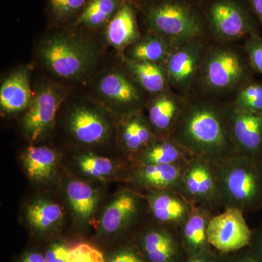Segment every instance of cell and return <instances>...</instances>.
<instances>
[{
  "instance_id": "6da1fadb",
  "label": "cell",
  "mask_w": 262,
  "mask_h": 262,
  "mask_svg": "<svg viewBox=\"0 0 262 262\" xmlns=\"http://www.w3.org/2000/svg\"><path fill=\"white\" fill-rule=\"evenodd\" d=\"M170 138L194 158L214 165L237 154L224 108L205 101L184 103Z\"/></svg>"
},
{
  "instance_id": "7a4b0ae2",
  "label": "cell",
  "mask_w": 262,
  "mask_h": 262,
  "mask_svg": "<svg viewBox=\"0 0 262 262\" xmlns=\"http://www.w3.org/2000/svg\"><path fill=\"white\" fill-rule=\"evenodd\" d=\"M224 208L262 209V160L235 154L215 165Z\"/></svg>"
},
{
  "instance_id": "3957f363",
  "label": "cell",
  "mask_w": 262,
  "mask_h": 262,
  "mask_svg": "<svg viewBox=\"0 0 262 262\" xmlns=\"http://www.w3.org/2000/svg\"><path fill=\"white\" fill-rule=\"evenodd\" d=\"M42 64L55 77L80 81L94 70L98 51L89 40L73 33H57L46 37L39 46Z\"/></svg>"
},
{
  "instance_id": "277c9868",
  "label": "cell",
  "mask_w": 262,
  "mask_h": 262,
  "mask_svg": "<svg viewBox=\"0 0 262 262\" xmlns=\"http://www.w3.org/2000/svg\"><path fill=\"white\" fill-rule=\"evenodd\" d=\"M149 32L176 44L196 42L203 35L201 19L190 5L179 0H151L143 8Z\"/></svg>"
},
{
  "instance_id": "5b68a950",
  "label": "cell",
  "mask_w": 262,
  "mask_h": 262,
  "mask_svg": "<svg viewBox=\"0 0 262 262\" xmlns=\"http://www.w3.org/2000/svg\"><path fill=\"white\" fill-rule=\"evenodd\" d=\"M114 117L97 102L80 101L68 108L63 124L76 145L94 151L116 140L117 123L114 122Z\"/></svg>"
},
{
  "instance_id": "8992f818",
  "label": "cell",
  "mask_w": 262,
  "mask_h": 262,
  "mask_svg": "<svg viewBox=\"0 0 262 262\" xmlns=\"http://www.w3.org/2000/svg\"><path fill=\"white\" fill-rule=\"evenodd\" d=\"M147 202L142 192L133 188L119 191L103 208L98 230L104 237H118L137 232L149 220Z\"/></svg>"
},
{
  "instance_id": "52a82bcc",
  "label": "cell",
  "mask_w": 262,
  "mask_h": 262,
  "mask_svg": "<svg viewBox=\"0 0 262 262\" xmlns=\"http://www.w3.org/2000/svg\"><path fill=\"white\" fill-rule=\"evenodd\" d=\"M66 98L65 90L55 82H44L36 86L32 101L20 121L22 130L29 141L37 142L51 132Z\"/></svg>"
},
{
  "instance_id": "ba28073f",
  "label": "cell",
  "mask_w": 262,
  "mask_h": 262,
  "mask_svg": "<svg viewBox=\"0 0 262 262\" xmlns=\"http://www.w3.org/2000/svg\"><path fill=\"white\" fill-rule=\"evenodd\" d=\"M138 86L130 75L123 71L117 69L106 71L95 83L96 102L119 120L141 110L142 97Z\"/></svg>"
},
{
  "instance_id": "9c48e42d",
  "label": "cell",
  "mask_w": 262,
  "mask_h": 262,
  "mask_svg": "<svg viewBox=\"0 0 262 262\" xmlns=\"http://www.w3.org/2000/svg\"><path fill=\"white\" fill-rule=\"evenodd\" d=\"M181 192L195 206L203 207L216 214L223 211L215 165L193 158L184 167Z\"/></svg>"
},
{
  "instance_id": "30bf717a",
  "label": "cell",
  "mask_w": 262,
  "mask_h": 262,
  "mask_svg": "<svg viewBox=\"0 0 262 262\" xmlns=\"http://www.w3.org/2000/svg\"><path fill=\"white\" fill-rule=\"evenodd\" d=\"M134 244L149 262H183L187 258L179 229L149 218L136 232Z\"/></svg>"
},
{
  "instance_id": "8fae6325",
  "label": "cell",
  "mask_w": 262,
  "mask_h": 262,
  "mask_svg": "<svg viewBox=\"0 0 262 262\" xmlns=\"http://www.w3.org/2000/svg\"><path fill=\"white\" fill-rule=\"evenodd\" d=\"M252 234L244 212L237 208H225L212 215L208 223V242L217 253H233L249 247Z\"/></svg>"
},
{
  "instance_id": "7c38bea8",
  "label": "cell",
  "mask_w": 262,
  "mask_h": 262,
  "mask_svg": "<svg viewBox=\"0 0 262 262\" xmlns=\"http://www.w3.org/2000/svg\"><path fill=\"white\" fill-rule=\"evenodd\" d=\"M237 154L262 160V113L231 105L224 108Z\"/></svg>"
},
{
  "instance_id": "4fadbf2b",
  "label": "cell",
  "mask_w": 262,
  "mask_h": 262,
  "mask_svg": "<svg viewBox=\"0 0 262 262\" xmlns=\"http://www.w3.org/2000/svg\"><path fill=\"white\" fill-rule=\"evenodd\" d=\"M244 76V67L239 55L229 48H220L207 57L202 81L207 89L221 92L233 89Z\"/></svg>"
},
{
  "instance_id": "5bb4252c",
  "label": "cell",
  "mask_w": 262,
  "mask_h": 262,
  "mask_svg": "<svg viewBox=\"0 0 262 262\" xmlns=\"http://www.w3.org/2000/svg\"><path fill=\"white\" fill-rule=\"evenodd\" d=\"M63 192L74 222L82 228L91 225L102 201L101 190L94 182L73 176L64 179Z\"/></svg>"
},
{
  "instance_id": "9a60e30c",
  "label": "cell",
  "mask_w": 262,
  "mask_h": 262,
  "mask_svg": "<svg viewBox=\"0 0 262 262\" xmlns=\"http://www.w3.org/2000/svg\"><path fill=\"white\" fill-rule=\"evenodd\" d=\"M130 165L127 160H114L89 149L76 153L71 160L75 177L94 183L117 179L126 181Z\"/></svg>"
},
{
  "instance_id": "2e32d148",
  "label": "cell",
  "mask_w": 262,
  "mask_h": 262,
  "mask_svg": "<svg viewBox=\"0 0 262 262\" xmlns=\"http://www.w3.org/2000/svg\"><path fill=\"white\" fill-rule=\"evenodd\" d=\"M185 165L130 163L126 182L134 187L133 189L142 192L148 190H173L181 192Z\"/></svg>"
},
{
  "instance_id": "e0dca14e",
  "label": "cell",
  "mask_w": 262,
  "mask_h": 262,
  "mask_svg": "<svg viewBox=\"0 0 262 262\" xmlns=\"http://www.w3.org/2000/svg\"><path fill=\"white\" fill-rule=\"evenodd\" d=\"M142 193L147 202L150 220L174 228L179 229L195 206L177 191L148 190Z\"/></svg>"
},
{
  "instance_id": "ac0fdd59",
  "label": "cell",
  "mask_w": 262,
  "mask_h": 262,
  "mask_svg": "<svg viewBox=\"0 0 262 262\" xmlns=\"http://www.w3.org/2000/svg\"><path fill=\"white\" fill-rule=\"evenodd\" d=\"M208 20L213 34L222 39L243 37L251 30L249 17L235 0H216L208 10Z\"/></svg>"
},
{
  "instance_id": "d6986e66",
  "label": "cell",
  "mask_w": 262,
  "mask_h": 262,
  "mask_svg": "<svg viewBox=\"0 0 262 262\" xmlns=\"http://www.w3.org/2000/svg\"><path fill=\"white\" fill-rule=\"evenodd\" d=\"M158 138L141 110L117 120L116 140L125 159L130 163L136 155Z\"/></svg>"
},
{
  "instance_id": "ffe728a7",
  "label": "cell",
  "mask_w": 262,
  "mask_h": 262,
  "mask_svg": "<svg viewBox=\"0 0 262 262\" xmlns=\"http://www.w3.org/2000/svg\"><path fill=\"white\" fill-rule=\"evenodd\" d=\"M203 46L196 42L184 43L177 46L166 61L169 83L176 89H189L201 63Z\"/></svg>"
},
{
  "instance_id": "44dd1931",
  "label": "cell",
  "mask_w": 262,
  "mask_h": 262,
  "mask_svg": "<svg viewBox=\"0 0 262 262\" xmlns=\"http://www.w3.org/2000/svg\"><path fill=\"white\" fill-rule=\"evenodd\" d=\"M27 225L34 233L46 235L58 232L64 223V210L49 196L33 198L24 210Z\"/></svg>"
},
{
  "instance_id": "7402d4cb",
  "label": "cell",
  "mask_w": 262,
  "mask_h": 262,
  "mask_svg": "<svg viewBox=\"0 0 262 262\" xmlns=\"http://www.w3.org/2000/svg\"><path fill=\"white\" fill-rule=\"evenodd\" d=\"M33 98L27 67H20L10 72L0 88V107L8 115L24 113Z\"/></svg>"
},
{
  "instance_id": "603a6c76",
  "label": "cell",
  "mask_w": 262,
  "mask_h": 262,
  "mask_svg": "<svg viewBox=\"0 0 262 262\" xmlns=\"http://www.w3.org/2000/svg\"><path fill=\"white\" fill-rule=\"evenodd\" d=\"M22 165L34 184L46 185L56 178L61 162L56 150L45 146H31L21 155Z\"/></svg>"
},
{
  "instance_id": "cb8c5ba5",
  "label": "cell",
  "mask_w": 262,
  "mask_h": 262,
  "mask_svg": "<svg viewBox=\"0 0 262 262\" xmlns=\"http://www.w3.org/2000/svg\"><path fill=\"white\" fill-rule=\"evenodd\" d=\"M213 213L206 208L194 206L179 227L182 247L187 257L213 251L208 237V227Z\"/></svg>"
},
{
  "instance_id": "d4e9b609",
  "label": "cell",
  "mask_w": 262,
  "mask_h": 262,
  "mask_svg": "<svg viewBox=\"0 0 262 262\" xmlns=\"http://www.w3.org/2000/svg\"><path fill=\"white\" fill-rule=\"evenodd\" d=\"M182 103L173 95L165 92L156 95L146 106L148 120L159 138H169L182 111Z\"/></svg>"
},
{
  "instance_id": "484cf974",
  "label": "cell",
  "mask_w": 262,
  "mask_h": 262,
  "mask_svg": "<svg viewBox=\"0 0 262 262\" xmlns=\"http://www.w3.org/2000/svg\"><path fill=\"white\" fill-rule=\"evenodd\" d=\"M104 37L108 46L118 51H124L140 39L135 10L126 3L104 27Z\"/></svg>"
},
{
  "instance_id": "4316f807",
  "label": "cell",
  "mask_w": 262,
  "mask_h": 262,
  "mask_svg": "<svg viewBox=\"0 0 262 262\" xmlns=\"http://www.w3.org/2000/svg\"><path fill=\"white\" fill-rule=\"evenodd\" d=\"M193 158L171 138H158L136 155L130 163L185 165Z\"/></svg>"
},
{
  "instance_id": "83f0119b",
  "label": "cell",
  "mask_w": 262,
  "mask_h": 262,
  "mask_svg": "<svg viewBox=\"0 0 262 262\" xmlns=\"http://www.w3.org/2000/svg\"><path fill=\"white\" fill-rule=\"evenodd\" d=\"M179 45L168 38L149 32L124 51V58L133 61L166 63L172 52Z\"/></svg>"
},
{
  "instance_id": "f1b7e54d",
  "label": "cell",
  "mask_w": 262,
  "mask_h": 262,
  "mask_svg": "<svg viewBox=\"0 0 262 262\" xmlns=\"http://www.w3.org/2000/svg\"><path fill=\"white\" fill-rule=\"evenodd\" d=\"M127 73L139 87L155 96L166 91L168 80L165 66L124 58Z\"/></svg>"
},
{
  "instance_id": "f546056e",
  "label": "cell",
  "mask_w": 262,
  "mask_h": 262,
  "mask_svg": "<svg viewBox=\"0 0 262 262\" xmlns=\"http://www.w3.org/2000/svg\"><path fill=\"white\" fill-rule=\"evenodd\" d=\"M127 0H89L72 27L96 30L104 29Z\"/></svg>"
},
{
  "instance_id": "4dcf8cb0",
  "label": "cell",
  "mask_w": 262,
  "mask_h": 262,
  "mask_svg": "<svg viewBox=\"0 0 262 262\" xmlns=\"http://www.w3.org/2000/svg\"><path fill=\"white\" fill-rule=\"evenodd\" d=\"M89 0H46L50 18L60 26L73 25Z\"/></svg>"
},
{
  "instance_id": "1f68e13d",
  "label": "cell",
  "mask_w": 262,
  "mask_h": 262,
  "mask_svg": "<svg viewBox=\"0 0 262 262\" xmlns=\"http://www.w3.org/2000/svg\"><path fill=\"white\" fill-rule=\"evenodd\" d=\"M233 106L248 111L262 113V85L251 84L244 88L237 94Z\"/></svg>"
},
{
  "instance_id": "d6a6232c",
  "label": "cell",
  "mask_w": 262,
  "mask_h": 262,
  "mask_svg": "<svg viewBox=\"0 0 262 262\" xmlns=\"http://www.w3.org/2000/svg\"><path fill=\"white\" fill-rule=\"evenodd\" d=\"M67 262H106L101 251L86 243L72 246L69 249Z\"/></svg>"
},
{
  "instance_id": "836d02e7",
  "label": "cell",
  "mask_w": 262,
  "mask_h": 262,
  "mask_svg": "<svg viewBox=\"0 0 262 262\" xmlns=\"http://www.w3.org/2000/svg\"><path fill=\"white\" fill-rule=\"evenodd\" d=\"M108 262H149L135 244L117 250Z\"/></svg>"
},
{
  "instance_id": "e575fe53",
  "label": "cell",
  "mask_w": 262,
  "mask_h": 262,
  "mask_svg": "<svg viewBox=\"0 0 262 262\" xmlns=\"http://www.w3.org/2000/svg\"><path fill=\"white\" fill-rule=\"evenodd\" d=\"M250 62L253 68L262 73V40L253 38L246 45Z\"/></svg>"
},
{
  "instance_id": "d590c367",
  "label": "cell",
  "mask_w": 262,
  "mask_h": 262,
  "mask_svg": "<svg viewBox=\"0 0 262 262\" xmlns=\"http://www.w3.org/2000/svg\"><path fill=\"white\" fill-rule=\"evenodd\" d=\"M69 249L70 248L61 243L52 244L44 255L46 262H67Z\"/></svg>"
},
{
  "instance_id": "8d00e7d4",
  "label": "cell",
  "mask_w": 262,
  "mask_h": 262,
  "mask_svg": "<svg viewBox=\"0 0 262 262\" xmlns=\"http://www.w3.org/2000/svg\"><path fill=\"white\" fill-rule=\"evenodd\" d=\"M216 262H258L250 252L248 248L236 252L220 253L216 252Z\"/></svg>"
},
{
  "instance_id": "74e56055",
  "label": "cell",
  "mask_w": 262,
  "mask_h": 262,
  "mask_svg": "<svg viewBox=\"0 0 262 262\" xmlns=\"http://www.w3.org/2000/svg\"><path fill=\"white\" fill-rule=\"evenodd\" d=\"M250 252L258 262H262V224L253 230L251 244L248 247Z\"/></svg>"
},
{
  "instance_id": "f35d334b",
  "label": "cell",
  "mask_w": 262,
  "mask_h": 262,
  "mask_svg": "<svg viewBox=\"0 0 262 262\" xmlns=\"http://www.w3.org/2000/svg\"><path fill=\"white\" fill-rule=\"evenodd\" d=\"M183 262H216V252L213 250L192 257L186 258Z\"/></svg>"
},
{
  "instance_id": "ab89813d",
  "label": "cell",
  "mask_w": 262,
  "mask_h": 262,
  "mask_svg": "<svg viewBox=\"0 0 262 262\" xmlns=\"http://www.w3.org/2000/svg\"><path fill=\"white\" fill-rule=\"evenodd\" d=\"M21 262H46L44 255L37 252H30L26 254Z\"/></svg>"
},
{
  "instance_id": "60d3db41",
  "label": "cell",
  "mask_w": 262,
  "mask_h": 262,
  "mask_svg": "<svg viewBox=\"0 0 262 262\" xmlns=\"http://www.w3.org/2000/svg\"><path fill=\"white\" fill-rule=\"evenodd\" d=\"M249 1L253 10L262 22V0H249Z\"/></svg>"
}]
</instances>
